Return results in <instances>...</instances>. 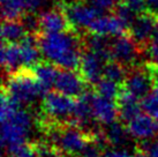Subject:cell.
<instances>
[{"mask_svg":"<svg viewBox=\"0 0 158 157\" xmlns=\"http://www.w3.org/2000/svg\"><path fill=\"white\" fill-rule=\"evenodd\" d=\"M40 49L46 60L60 68L77 70L84 50L83 36L74 29L60 32H40Z\"/></svg>","mask_w":158,"mask_h":157,"instance_id":"1","label":"cell"},{"mask_svg":"<svg viewBox=\"0 0 158 157\" xmlns=\"http://www.w3.org/2000/svg\"><path fill=\"white\" fill-rule=\"evenodd\" d=\"M2 90L22 106L35 103L48 92L32 68L27 66H22L14 73L7 75V81L2 84Z\"/></svg>","mask_w":158,"mask_h":157,"instance_id":"2","label":"cell"},{"mask_svg":"<svg viewBox=\"0 0 158 157\" xmlns=\"http://www.w3.org/2000/svg\"><path fill=\"white\" fill-rule=\"evenodd\" d=\"M59 5L62 7L72 27L77 29H88L92 22L103 14L91 4H87L83 0H67Z\"/></svg>","mask_w":158,"mask_h":157,"instance_id":"3","label":"cell"},{"mask_svg":"<svg viewBox=\"0 0 158 157\" xmlns=\"http://www.w3.org/2000/svg\"><path fill=\"white\" fill-rule=\"evenodd\" d=\"M123 86L139 100H142L143 97L149 95L154 90L155 81L147 64L144 65L136 64L131 68H128L127 75Z\"/></svg>","mask_w":158,"mask_h":157,"instance_id":"4","label":"cell"},{"mask_svg":"<svg viewBox=\"0 0 158 157\" xmlns=\"http://www.w3.org/2000/svg\"><path fill=\"white\" fill-rule=\"evenodd\" d=\"M111 54L112 60L118 61L127 68H131L132 66L136 65L137 59L141 54H143V51L136 44L132 36L126 32L112 39Z\"/></svg>","mask_w":158,"mask_h":157,"instance_id":"5","label":"cell"},{"mask_svg":"<svg viewBox=\"0 0 158 157\" xmlns=\"http://www.w3.org/2000/svg\"><path fill=\"white\" fill-rule=\"evenodd\" d=\"M157 19V13H155L150 9H147L144 12L137 14L133 24L128 29V34L132 36L136 44L141 48V50L143 51V54H144L147 46L152 39Z\"/></svg>","mask_w":158,"mask_h":157,"instance_id":"6","label":"cell"},{"mask_svg":"<svg viewBox=\"0 0 158 157\" xmlns=\"http://www.w3.org/2000/svg\"><path fill=\"white\" fill-rule=\"evenodd\" d=\"M60 68V67H59ZM90 84L84 80L81 73L75 72L74 70L60 68L58 73L57 80L54 82V89L70 97H80Z\"/></svg>","mask_w":158,"mask_h":157,"instance_id":"7","label":"cell"},{"mask_svg":"<svg viewBox=\"0 0 158 157\" xmlns=\"http://www.w3.org/2000/svg\"><path fill=\"white\" fill-rule=\"evenodd\" d=\"M105 64V61L101 57H98L96 53L84 48L79 72L82 74L88 84L94 87L103 78Z\"/></svg>","mask_w":158,"mask_h":157,"instance_id":"8","label":"cell"},{"mask_svg":"<svg viewBox=\"0 0 158 157\" xmlns=\"http://www.w3.org/2000/svg\"><path fill=\"white\" fill-rule=\"evenodd\" d=\"M40 32H60L74 29L60 5L40 14Z\"/></svg>","mask_w":158,"mask_h":157,"instance_id":"9","label":"cell"},{"mask_svg":"<svg viewBox=\"0 0 158 157\" xmlns=\"http://www.w3.org/2000/svg\"><path fill=\"white\" fill-rule=\"evenodd\" d=\"M88 31L97 35L117 37L128 32V29L117 15L102 14L88 27Z\"/></svg>","mask_w":158,"mask_h":157,"instance_id":"10","label":"cell"},{"mask_svg":"<svg viewBox=\"0 0 158 157\" xmlns=\"http://www.w3.org/2000/svg\"><path fill=\"white\" fill-rule=\"evenodd\" d=\"M115 103L118 108L119 120L123 122L126 126L142 111L141 102H139V98L134 96L132 92L128 91L123 86V83H121V89H120L118 98L115 100Z\"/></svg>","mask_w":158,"mask_h":157,"instance_id":"11","label":"cell"},{"mask_svg":"<svg viewBox=\"0 0 158 157\" xmlns=\"http://www.w3.org/2000/svg\"><path fill=\"white\" fill-rule=\"evenodd\" d=\"M91 108L95 120L102 122L103 125H107L115 120H119L118 108L115 100L99 96L96 94V91L92 97Z\"/></svg>","mask_w":158,"mask_h":157,"instance_id":"12","label":"cell"},{"mask_svg":"<svg viewBox=\"0 0 158 157\" xmlns=\"http://www.w3.org/2000/svg\"><path fill=\"white\" fill-rule=\"evenodd\" d=\"M129 134L139 140L152 139L158 134L157 120L148 113H140L127 125Z\"/></svg>","mask_w":158,"mask_h":157,"instance_id":"13","label":"cell"},{"mask_svg":"<svg viewBox=\"0 0 158 157\" xmlns=\"http://www.w3.org/2000/svg\"><path fill=\"white\" fill-rule=\"evenodd\" d=\"M1 65L6 75H9L22 67L21 49L19 43H8L2 40L1 46Z\"/></svg>","mask_w":158,"mask_h":157,"instance_id":"14","label":"cell"},{"mask_svg":"<svg viewBox=\"0 0 158 157\" xmlns=\"http://www.w3.org/2000/svg\"><path fill=\"white\" fill-rule=\"evenodd\" d=\"M36 76L38 78L42 84L44 86L48 91L54 87V82L57 80L58 73H59V67L57 65L52 64L51 61H38L34 66H31Z\"/></svg>","mask_w":158,"mask_h":157,"instance_id":"15","label":"cell"},{"mask_svg":"<svg viewBox=\"0 0 158 157\" xmlns=\"http://www.w3.org/2000/svg\"><path fill=\"white\" fill-rule=\"evenodd\" d=\"M103 131H104V134H105L109 143L111 146H115V147L126 143L127 134L129 133L127 126L120 120H115L111 124L104 125Z\"/></svg>","mask_w":158,"mask_h":157,"instance_id":"16","label":"cell"},{"mask_svg":"<svg viewBox=\"0 0 158 157\" xmlns=\"http://www.w3.org/2000/svg\"><path fill=\"white\" fill-rule=\"evenodd\" d=\"M27 35V30L21 20H4L1 28V36L4 42L20 43Z\"/></svg>","mask_w":158,"mask_h":157,"instance_id":"17","label":"cell"},{"mask_svg":"<svg viewBox=\"0 0 158 157\" xmlns=\"http://www.w3.org/2000/svg\"><path fill=\"white\" fill-rule=\"evenodd\" d=\"M94 89H95L97 95L109 98V100H115L119 96L121 84L118 82H114L110 78H103L96 86H94Z\"/></svg>","mask_w":158,"mask_h":157,"instance_id":"18","label":"cell"},{"mask_svg":"<svg viewBox=\"0 0 158 157\" xmlns=\"http://www.w3.org/2000/svg\"><path fill=\"white\" fill-rule=\"evenodd\" d=\"M128 68L123 64H120L115 60L107 61L104 66V73H103V78H110L114 82L123 83L126 75H127Z\"/></svg>","mask_w":158,"mask_h":157,"instance_id":"19","label":"cell"},{"mask_svg":"<svg viewBox=\"0 0 158 157\" xmlns=\"http://www.w3.org/2000/svg\"><path fill=\"white\" fill-rule=\"evenodd\" d=\"M113 14L117 15V16L123 21V24L127 27V29L131 28L134 20H135L136 16H137V13H136L135 11L131 8L127 4H125L121 0H120L118 4H117V6L114 7Z\"/></svg>","mask_w":158,"mask_h":157,"instance_id":"20","label":"cell"},{"mask_svg":"<svg viewBox=\"0 0 158 157\" xmlns=\"http://www.w3.org/2000/svg\"><path fill=\"white\" fill-rule=\"evenodd\" d=\"M141 108L142 111L150 114L158 120V95L156 92L151 91L149 95H147L141 100Z\"/></svg>","mask_w":158,"mask_h":157,"instance_id":"21","label":"cell"},{"mask_svg":"<svg viewBox=\"0 0 158 157\" xmlns=\"http://www.w3.org/2000/svg\"><path fill=\"white\" fill-rule=\"evenodd\" d=\"M119 1L120 0H90V4L103 14H105L107 12H113L114 7Z\"/></svg>","mask_w":158,"mask_h":157,"instance_id":"22","label":"cell"},{"mask_svg":"<svg viewBox=\"0 0 158 157\" xmlns=\"http://www.w3.org/2000/svg\"><path fill=\"white\" fill-rule=\"evenodd\" d=\"M144 53H147L148 57L150 58V62H152L158 67V44L150 42V44L145 49Z\"/></svg>","mask_w":158,"mask_h":157,"instance_id":"23","label":"cell"},{"mask_svg":"<svg viewBox=\"0 0 158 157\" xmlns=\"http://www.w3.org/2000/svg\"><path fill=\"white\" fill-rule=\"evenodd\" d=\"M22 1L26 12H35L43 4V0H22Z\"/></svg>","mask_w":158,"mask_h":157,"instance_id":"24","label":"cell"},{"mask_svg":"<svg viewBox=\"0 0 158 157\" xmlns=\"http://www.w3.org/2000/svg\"><path fill=\"white\" fill-rule=\"evenodd\" d=\"M145 2H147V6L149 7L148 9L158 14V0H145Z\"/></svg>","mask_w":158,"mask_h":157,"instance_id":"25","label":"cell"},{"mask_svg":"<svg viewBox=\"0 0 158 157\" xmlns=\"http://www.w3.org/2000/svg\"><path fill=\"white\" fill-rule=\"evenodd\" d=\"M151 42L158 44V19H157V23H156V28H155V32H154V36H152Z\"/></svg>","mask_w":158,"mask_h":157,"instance_id":"26","label":"cell"},{"mask_svg":"<svg viewBox=\"0 0 158 157\" xmlns=\"http://www.w3.org/2000/svg\"><path fill=\"white\" fill-rule=\"evenodd\" d=\"M133 157H150L149 155H147L145 153H143V151H141V150H136L135 155Z\"/></svg>","mask_w":158,"mask_h":157,"instance_id":"27","label":"cell"},{"mask_svg":"<svg viewBox=\"0 0 158 157\" xmlns=\"http://www.w3.org/2000/svg\"><path fill=\"white\" fill-rule=\"evenodd\" d=\"M58 1H60V2H64V1H67V0H58Z\"/></svg>","mask_w":158,"mask_h":157,"instance_id":"28","label":"cell"},{"mask_svg":"<svg viewBox=\"0 0 158 157\" xmlns=\"http://www.w3.org/2000/svg\"><path fill=\"white\" fill-rule=\"evenodd\" d=\"M157 129H158V120H157Z\"/></svg>","mask_w":158,"mask_h":157,"instance_id":"29","label":"cell"}]
</instances>
